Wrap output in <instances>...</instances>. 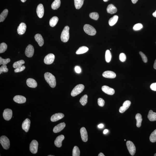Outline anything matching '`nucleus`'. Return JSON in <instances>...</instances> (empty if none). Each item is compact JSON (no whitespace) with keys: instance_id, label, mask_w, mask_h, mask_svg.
I'll return each mask as SVG.
<instances>
[{"instance_id":"17","label":"nucleus","mask_w":156,"mask_h":156,"mask_svg":"<svg viewBox=\"0 0 156 156\" xmlns=\"http://www.w3.org/2000/svg\"><path fill=\"white\" fill-rule=\"evenodd\" d=\"M30 124V121L29 119H27L23 122L22 125V127L26 132H27L29 129Z\"/></svg>"},{"instance_id":"49","label":"nucleus","mask_w":156,"mask_h":156,"mask_svg":"<svg viewBox=\"0 0 156 156\" xmlns=\"http://www.w3.org/2000/svg\"><path fill=\"white\" fill-rule=\"evenodd\" d=\"M98 127L99 128H103L104 127V125L102 124H100L98 126Z\"/></svg>"},{"instance_id":"3","label":"nucleus","mask_w":156,"mask_h":156,"mask_svg":"<svg viewBox=\"0 0 156 156\" xmlns=\"http://www.w3.org/2000/svg\"><path fill=\"white\" fill-rule=\"evenodd\" d=\"M84 86L82 84H79L77 85L73 89L71 93V96L72 97L78 95L82 92L84 89Z\"/></svg>"},{"instance_id":"9","label":"nucleus","mask_w":156,"mask_h":156,"mask_svg":"<svg viewBox=\"0 0 156 156\" xmlns=\"http://www.w3.org/2000/svg\"><path fill=\"white\" fill-rule=\"evenodd\" d=\"M55 56L52 54H49L47 55L44 58V61L45 64L50 65L53 63L54 60Z\"/></svg>"},{"instance_id":"58","label":"nucleus","mask_w":156,"mask_h":156,"mask_svg":"<svg viewBox=\"0 0 156 156\" xmlns=\"http://www.w3.org/2000/svg\"><path fill=\"white\" fill-rule=\"evenodd\" d=\"M52 156V155H49L48 156Z\"/></svg>"},{"instance_id":"30","label":"nucleus","mask_w":156,"mask_h":156,"mask_svg":"<svg viewBox=\"0 0 156 156\" xmlns=\"http://www.w3.org/2000/svg\"><path fill=\"white\" fill-rule=\"evenodd\" d=\"M61 4L60 0H55L52 3L51 7L53 10H57L60 7Z\"/></svg>"},{"instance_id":"21","label":"nucleus","mask_w":156,"mask_h":156,"mask_svg":"<svg viewBox=\"0 0 156 156\" xmlns=\"http://www.w3.org/2000/svg\"><path fill=\"white\" fill-rule=\"evenodd\" d=\"M27 84L28 87L32 88H36L37 85V83L36 81L31 78H29L27 79Z\"/></svg>"},{"instance_id":"7","label":"nucleus","mask_w":156,"mask_h":156,"mask_svg":"<svg viewBox=\"0 0 156 156\" xmlns=\"http://www.w3.org/2000/svg\"><path fill=\"white\" fill-rule=\"evenodd\" d=\"M38 147V143L35 140H33L30 143V150L32 153L35 154L37 153Z\"/></svg>"},{"instance_id":"14","label":"nucleus","mask_w":156,"mask_h":156,"mask_svg":"<svg viewBox=\"0 0 156 156\" xmlns=\"http://www.w3.org/2000/svg\"><path fill=\"white\" fill-rule=\"evenodd\" d=\"M102 89L103 92L108 95H113L115 94L114 90L108 86H103L102 87Z\"/></svg>"},{"instance_id":"1","label":"nucleus","mask_w":156,"mask_h":156,"mask_svg":"<svg viewBox=\"0 0 156 156\" xmlns=\"http://www.w3.org/2000/svg\"><path fill=\"white\" fill-rule=\"evenodd\" d=\"M45 80L49 86L52 88L56 87V81L55 77L52 74L49 72H46L44 74Z\"/></svg>"},{"instance_id":"22","label":"nucleus","mask_w":156,"mask_h":156,"mask_svg":"<svg viewBox=\"0 0 156 156\" xmlns=\"http://www.w3.org/2000/svg\"><path fill=\"white\" fill-rule=\"evenodd\" d=\"M65 126V124L64 122L60 123L54 127L53 129V132L55 133L60 132L64 129Z\"/></svg>"},{"instance_id":"15","label":"nucleus","mask_w":156,"mask_h":156,"mask_svg":"<svg viewBox=\"0 0 156 156\" xmlns=\"http://www.w3.org/2000/svg\"><path fill=\"white\" fill-rule=\"evenodd\" d=\"M27 27V26L25 23H21L17 28V33L19 34L20 35L24 34L25 33Z\"/></svg>"},{"instance_id":"32","label":"nucleus","mask_w":156,"mask_h":156,"mask_svg":"<svg viewBox=\"0 0 156 156\" xmlns=\"http://www.w3.org/2000/svg\"><path fill=\"white\" fill-rule=\"evenodd\" d=\"M8 9H5L3 11L0 15V22L3 21L5 20L6 17L8 15Z\"/></svg>"},{"instance_id":"25","label":"nucleus","mask_w":156,"mask_h":156,"mask_svg":"<svg viewBox=\"0 0 156 156\" xmlns=\"http://www.w3.org/2000/svg\"><path fill=\"white\" fill-rule=\"evenodd\" d=\"M148 117L150 121H156V113H154L152 110H150L149 112Z\"/></svg>"},{"instance_id":"55","label":"nucleus","mask_w":156,"mask_h":156,"mask_svg":"<svg viewBox=\"0 0 156 156\" xmlns=\"http://www.w3.org/2000/svg\"><path fill=\"white\" fill-rule=\"evenodd\" d=\"M22 2H25V1H27V0H21Z\"/></svg>"},{"instance_id":"40","label":"nucleus","mask_w":156,"mask_h":156,"mask_svg":"<svg viewBox=\"0 0 156 156\" xmlns=\"http://www.w3.org/2000/svg\"><path fill=\"white\" fill-rule=\"evenodd\" d=\"M10 61H11V60L8 58V59H3L1 57H0V65H6Z\"/></svg>"},{"instance_id":"23","label":"nucleus","mask_w":156,"mask_h":156,"mask_svg":"<svg viewBox=\"0 0 156 156\" xmlns=\"http://www.w3.org/2000/svg\"><path fill=\"white\" fill-rule=\"evenodd\" d=\"M34 38L39 46L41 47L43 46L44 43V41L41 35L37 34L35 35Z\"/></svg>"},{"instance_id":"46","label":"nucleus","mask_w":156,"mask_h":156,"mask_svg":"<svg viewBox=\"0 0 156 156\" xmlns=\"http://www.w3.org/2000/svg\"><path fill=\"white\" fill-rule=\"evenodd\" d=\"M98 103L99 106H101V107H103L104 105V101L103 99L99 98L98 99Z\"/></svg>"},{"instance_id":"19","label":"nucleus","mask_w":156,"mask_h":156,"mask_svg":"<svg viewBox=\"0 0 156 156\" xmlns=\"http://www.w3.org/2000/svg\"><path fill=\"white\" fill-rule=\"evenodd\" d=\"M102 76L105 78H114L116 77V74L113 71H106L103 73Z\"/></svg>"},{"instance_id":"47","label":"nucleus","mask_w":156,"mask_h":156,"mask_svg":"<svg viewBox=\"0 0 156 156\" xmlns=\"http://www.w3.org/2000/svg\"><path fill=\"white\" fill-rule=\"evenodd\" d=\"M150 87L153 91H156V83H154L151 84Z\"/></svg>"},{"instance_id":"20","label":"nucleus","mask_w":156,"mask_h":156,"mask_svg":"<svg viewBox=\"0 0 156 156\" xmlns=\"http://www.w3.org/2000/svg\"><path fill=\"white\" fill-rule=\"evenodd\" d=\"M14 100L16 103H23L25 102L26 101V99L24 96L17 95L14 96Z\"/></svg>"},{"instance_id":"45","label":"nucleus","mask_w":156,"mask_h":156,"mask_svg":"<svg viewBox=\"0 0 156 156\" xmlns=\"http://www.w3.org/2000/svg\"><path fill=\"white\" fill-rule=\"evenodd\" d=\"M139 53L142 57L143 61L145 63H146L148 61V59L146 56L142 52H140Z\"/></svg>"},{"instance_id":"37","label":"nucleus","mask_w":156,"mask_h":156,"mask_svg":"<svg viewBox=\"0 0 156 156\" xmlns=\"http://www.w3.org/2000/svg\"><path fill=\"white\" fill-rule=\"evenodd\" d=\"M149 139L151 142H156V129L151 133Z\"/></svg>"},{"instance_id":"52","label":"nucleus","mask_w":156,"mask_h":156,"mask_svg":"<svg viewBox=\"0 0 156 156\" xmlns=\"http://www.w3.org/2000/svg\"><path fill=\"white\" fill-rule=\"evenodd\" d=\"M154 69H156V59L155 62H154Z\"/></svg>"},{"instance_id":"8","label":"nucleus","mask_w":156,"mask_h":156,"mask_svg":"<svg viewBox=\"0 0 156 156\" xmlns=\"http://www.w3.org/2000/svg\"><path fill=\"white\" fill-rule=\"evenodd\" d=\"M3 117L6 120L9 121L11 119L13 115L12 111L10 109L4 110L3 113Z\"/></svg>"},{"instance_id":"33","label":"nucleus","mask_w":156,"mask_h":156,"mask_svg":"<svg viewBox=\"0 0 156 156\" xmlns=\"http://www.w3.org/2000/svg\"><path fill=\"white\" fill-rule=\"evenodd\" d=\"M25 63L24 61L23 60H20L14 62L13 65V67L14 68H17L21 67Z\"/></svg>"},{"instance_id":"28","label":"nucleus","mask_w":156,"mask_h":156,"mask_svg":"<svg viewBox=\"0 0 156 156\" xmlns=\"http://www.w3.org/2000/svg\"><path fill=\"white\" fill-rule=\"evenodd\" d=\"M84 0H74V5L76 9H79L82 7Z\"/></svg>"},{"instance_id":"35","label":"nucleus","mask_w":156,"mask_h":156,"mask_svg":"<svg viewBox=\"0 0 156 156\" xmlns=\"http://www.w3.org/2000/svg\"><path fill=\"white\" fill-rule=\"evenodd\" d=\"M112 57L111 54L110 50H107L106 51L105 53V59L107 62H110L111 60Z\"/></svg>"},{"instance_id":"11","label":"nucleus","mask_w":156,"mask_h":156,"mask_svg":"<svg viewBox=\"0 0 156 156\" xmlns=\"http://www.w3.org/2000/svg\"><path fill=\"white\" fill-rule=\"evenodd\" d=\"M131 104V102L129 100H127L123 103V106L121 107L119 112L121 113H123L129 108Z\"/></svg>"},{"instance_id":"5","label":"nucleus","mask_w":156,"mask_h":156,"mask_svg":"<svg viewBox=\"0 0 156 156\" xmlns=\"http://www.w3.org/2000/svg\"><path fill=\"white\" fill-rule=\"evenodd\" d=\"M84 31L87 34L91 36L96 34V31L94 27L89 24H86L83 27Z\"/></svg>"},{"instance_id":"27","label":"nucleus","mask_w":156,"mask_h":156,"mask_svg":"<svg viewBox=\"0 0 156 156\" xmlns=\"http://www.w3.org/2000/svg\"><path fill=\"white\" fill-rule=\"evenodd\" d=\"M88 48L87 47L85 46H81L76 51V53L77 54H81L86 53L88 51Z\"/></svg>"},{"instance_id":"57","label":"nucleus","mask_w":156,"mask_h":156,"mask_svg":"<svg viewBox=\"0 0 156 156\" xmlns=\"http://www.w3.org/2000/svg\"><path fill=\"white\" fill-rule=\"evenodd\" d=\"M154 156H156V153L155 154H154Z\"/></svg>"},{"instance_id":"24","label":"nucleus","mask_w":156,"mask_h":156,"mask_svg":"<svg viewBox=\"0 0 156 156\" xmlns=\"http://www.w3.org/2000/svg\"><path fill=\"white\" fill-rule=\"evenodd\" d=\"M107 11L108 13L109 14H113L117 12V10L116 7L113 4H110L108 6Z\"/></svg>"},{"instance_id":"26","label":"nucleus","mask_w":156,"mask_h":156,"mask_svg":"<svg viewBox=\"0 0 156 156\" xmlns=\"http://www.w3.org/2000/svg\"><path fill=\"white\" fill-rule=\"evenodd\" d=\"M135 119L137 121L136 126L137 127L139 128L141 126L142 120V116L140 114L137 113L136 115Z\"/></svg>"},{"instance_id":"41","label":"nucleus","mask_w":156,"mask_h":156,"mask_svg":"<svg viewBox=\"0 0 156 156\" xmlns=\"http://www.w3.org/2000/svg\"><path fill=\"white\" fill-rule=\"evenodd\" d=\"M143 27V26L140 23H138L135 25L133 27V29L135 31H137L141 29Z\"/></svg>"},{"instance_id":"38","label":"nucleus","mask_w":156,"mask_h":156,"mask_svg":"<svg viewBox=\"0 0 156 156\" xmlns=\"http://www.w3.org/2000/svg\"><path fill=\"white\" fill-rule=\"evenodd\" d=\"M7 45L4 43H2L0 45V53H4L7 50Z\"/></svg>"},{"instance_id":"51","label":"nucleus","mask_w":156,"mask_h":156,"mask_svg":"<svg viewBox=\"0 0 156 156\" xmlns=\"http://www.w3.org/2000/svg\"><path fill=\"white\" fill-rule=\"evenodd\" d=\"M132 0V2L133 3L135 4V3H136L138 0Z\"/></svg>"},{"instance_id":"56","label":"nucleus","mask_w":156,"mask_h":156,"mask_svg":"<svg viewBox=\"0 0 156 156\" xmlns=\"http://www.w3.org/2000/svg\"><path fill=\"white\" fill-rule=\"evenodd\" d=\"M104 2H107V1H108L109 0H103Z\"/></svg>"},{"instance_id":"4","label":"nucleus","mask_w":156,"mask_h":156,"mask_svg":"<svg viewBox=\"0 0 156 156\" xmlns=\"http://www.w3.org/2000/svg\"><path fill=\"white\" fill-rule=\"evenodd\" d=\"M0 142L3 148L8 149L10 146V141L8 138L5 136H2L0 138Z\"/></svg>"},{"instance_id":"53","label":"nucleus","mask_w":156,"mask_h":156,"mask_svg":"<svg viewBox=\"0 0 156 156\" xmlns=\"http://www.w3.org/2000/svg\"><path fill=\"white\" fill-rule=\"evenodd\" d=\"M98 156H105V155H104L102 153H100V154H99L98 155Z\"/></svg>"},{"instance_id":"2","label":"nucleus","mask_w":156,"mask_h":156,"mask_svg":"<svg viewBox=\"0 0 156 156\" xmlns=\"http://www.w3.org/2000/svg\"><path fill=\"white\" fill-rule=\"evenodd\" d=\"M69 27L66 26L62 30L61 35V40L63 42L65 43L68 41L69 37Z\"/></svg>"},{"instance_id":"34","label":"nucleus","mask_w":156,"mask_h":156,"mask_svg":"<svg viewBox=\"0 0 156 156\" xmlns=\"http://www.w3.org/2000/svg\"><path fill=\"white\" fill-rule=\"evenodd\" d=\"M87 98L88 96L85 95L81 97L80 100V102L83 106L85 105L87 102Z\"/></svg>"},{"instance_id":"10","label":"nucleus","mask_w":156,"mask_h":156,"mask_svg":"<svg viewBox=\"0 0 156 156\" xmlns=\"http://www.w3.org/2000/svg\"><path fill=\"white\" fill-rule=\"evenodd\" d=\"M34 52V49L33 46L31 45H29L26 49L25 55L28 57H31L33 55Z\"/></svg>"},{"instance_id":"59","label":"nucleus","mask_w":156,"mask_h":156,"mask_svg":"<svg viewBox=\"0 0 156 156\" xmlns=\"http://www.w3.org/2000/svg\"><path fill=\"white\" fill-rule=\"evenodd\" d=\"M124 141H126V140H125V139L124 140Z\"/></svg>"},{"instance_id":"29","label":"nucleus","mask_w":156,"mask_h":156,"mask_svg":"<svg viewBox=\"0 0 156 156\" xmlns=\"http://www.w3.org/2000/svg\"><path fill=\"white\" fill-rule=\"evenodd\" d=\"M58 21H59V18L57 17H53L49 21V25L51 27H54L57 24Z\"/></svg>"},{"instance_id":"12","label":"nucleus","mask_w":156,"mask_h":156,"mask_svg":"<svg viewBox=\"0 0 156 156\" xmlns=\"http://www.w3.org/2000/svg\"><path fill=\"white\" fill-rule=\"evenodd\" d=\"M44 10L43 4H40L36 8V13L39 18H42L44 14Z\"/></svg>"},{"instance_id":"42","label":"nucleus","mask_w":156,"mask_h":156,"mask_svg":"<svg viewBox=\"0 0 156 156\" xmlns=\"http://www.w3.org/2000/svg\"><path fill=\"white\" fill-rule=\"evenodd\" d=\"M8 68H7V66L6 65H3L0 68V74H1L3 72H8Z\"/></svg>"},{"instance_id":"43","label":"nucleus","mask_w":156,"mask_h":156,"mask_svg":"<svg viewBox=\"0 0 156 156\" xmlns=\"http://www.w3.org/2000/svg\"><path fill=\"white\" fill-rule=\"evenodd\" d=\"M126 57L125 54L123 53H121L120 54L119 56V59L121 61L124 62L126 60Z\"/></svg>"},{"instance_id":"16","label":"nucleus","mask_w":156,"mask_h":156,"mask_svg":"<svg viewBox=\"0 0 156 156\" xmlns=\"http://www.w3.org/2000/svg\"><path fill=\"white\" fill-rule=\"evenodd\" d=\"M65 138L63 135H61L58 136L54 141V144L55 146L58 148H60L62 146V142Z\"/></svg>"},{"instance_id":"31","label":"nucleus","mask_w":156,"mask_h":156,"mask_svg":"<svg viewBox=\"0 0 156 156\" xmlns=\"http://www.w3.org/2000/svg\"><path fill=\"white\" fill-rule=\"evenodd\" d=\"M118 16L115 15L110 19L109 23V25L110 26H113L118 21Z\"/></svg>"},{"instance_id":"39","label":"nucleus","mask_w":156,"mask_h":156,"mask_svg":"<svg viewBox=\"0 0 156 156\" xmlns=\"http://www.w3.org/2000/svg\"><path fill=\"white\" fill-rule=\"evenodd\" d=\"M89 17L93 19L97 20L99 18V15L97 13L93 12L90 13L89 14Z\"/></svg>"},{"instance_id":"6","label":"nucleus","mask_w":156,"mask_h":156,"mask_svg":"<svg viewBox=\"0 0 156 156\" xmlns=\"http://www.w3.org/2000/svg\"><path fill=\"white\" fill-rule=\"evenodd\" d=\"M127 148L131 155L134 156L136 151V148L133 143L130 141H128L126 142Z\"/></svg>"},{"instance_id":"54","label":"nucleus","mask_w":156,"mask_h":156,"mask_svg":"<svg viewBox=\"0 0 156 156\" xmlns=\"http://www.w3.org/2000/svg\"><path fill=\"white\" fill-rule=\"evenodd\" d=\"M153 15L154 17H156V11L153 14Z\"/></svg>"},{"instance_id":"13","label":"nucleus","mask_w":156,"mask_h":156,"mask_svg":"<svg viewBox=\"0 0 156 156\" xmlns=\"http://www.w3.org/2000/svg\"><path fill=\"white\" fill-rule=\"evenodd\" d=\"M80 132L82 141L84 142H87L88 140V136L86 128L84 127L81 128L80 130Z\"/></svg>"},{"instance_id":"36","label":"nucleus","mask_w":156,"mask_h":156,"mask_svg":"<svg viewBox=\"0 0 156 156\" xmlns=\"http://www.w3.org/2000/svg\"><path fill=\"white\" fill-rule=\"evenodd\" d=\"M80 151L79 149L77 146L74 147L72 151L73 156H80Z\"/></svg>"},{"instance_id":"48","label":"nucleus","mask_w":156,"mask_h":156,"mask_svg":"<svg viewBox=\"0 0 156 156\" xmlns=\"http://www.w3.org/2000/svg\"><path fill=\"white\" fill-rule=\"evenodd\" d=\"M75 72L77 73H80L81 72V68L79 67L78 66L75 67Z\"/></svg>"},{"instance_id":"18","label":"nucleus","mask_w":156,"mask_h":156,"mask_svg":"<svg viewBox=\"0 0 156 156\" xmlns=\"http://www.w3.org/2000/svg\"><path fill=\"white\" fill-rule=\"evenodd\" d=\"M64 116V115L62 113L55 114L52 116L51 118V121L52 122H56L62 119Z\"/></svg>"},{"instance_id":"50","label":"nucleus","mask_w":156,"mask_h":156,"mask_svg":"<svg viewBox=\"0 0 156 156\" xmlns=\"http://www.w3.org/2000/svg\"><path fill=\"white\" fill-rule=\"evenodd\" d=\"M109 132V130L107 129H105L103 132V133L104 134H107Z\"/></svg>"},{"instance_id":"44","label":"nucleus","mask_w":156,"mask_h":156,"mask_svg":"<svg viewBox=\"0 0 156 156\" xmlns=\"http://www.w3.org/2000/svg\"><path fill=\"white\" fill-rule=\"evenodd\" d=\"M25 67L24 65L22 66H21L18 68H16L14 69V72L15 73H18L21 72V71H24L25 69Z\"/></svg>"}]
</instances>
